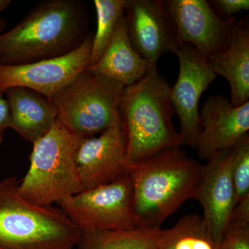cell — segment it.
<instances>
[{"mask_svg": "<svg viewBox=\"0 0 249 249\" xmlns=\"http://www.w3.org/2000/svg\"><path fill=\"white\" fill-rule=\"evenodd\" d=\"M88 9L80 0H45L0 34V64L20 65L70 53L88 35Z\"/></svg>", "mask_w": 249, "mask_h": 249, "instance_id": "1", "label": "cell"}, {"mask_svg": "<svg viewBox=\"0 0 249 249\" xmlns=\"http://www.w3.org/2000/svg\"><path fill=\"white\" fill-rule=\"evenodd\" d=\"M202 172L203 165L180 147L132 165L134 227L161 229L167 218L193 199Z\"/></svg>", "mask_w": 249, "mask_h": 249, "instance_id": "2", "label": "cell"}, {"mask_svg": "<svg viewBox=\"0 0 249 249\" xmlns=\"http://www.w3.org/2000/svg\"><path fill=\"white\" fill-rule=\"evenodd\" d=\"M175 114L169 83L157 66L126 87L119 116L131 167L163 150L181 146L182 138L173 124Z\"/></svg>", "mask_w": 249, "mask_h": 249, "instance_id": "3", "label": "cell"}, {"mask_svg": "<svg viewBox=\"0 0 249 249\" xmlns=\"http://www.w3.org/2000/svg\"><path fill=\"white\" fill-rule=\"evenodd\" d=\"M16 177L0 181V249H73L82 232L60 208L23 198Z\"/></svg>", "mask_w": 249, "mask_h": 249, "instance_id": "4", "label": "cell"}, {"mask_svg": "<svg viewBox=\"0 0 249 249\" xmlns=\"http://www.w3.org/2000/svg\"><path fill=\"white\" fill-rule=\"evenodd\" d=\"M83 139L58 118L48 133L33 143L30 166L18 186L19 195L37 206H51L83 192L76 163Z\"/></svg>", "mask_w": 249, "mask_h": 249, "instance_id": "5", "label": "cell"}, {"mask_svg": "<svg viewBox=\"0 0 249 249\" xmlns=\"http://www.w3.org/2000/svg\"><path fill=\"white\" fill-rule=\"evenodd\" d=\"M126 86L87 69L49 101L72 133L93 137L121 124L119 105Z\"/></svg>", "mask_w": 249, "mask_h": 249, "instance_id": "6", "label": "cell"}, {"mask_svg": "<svg viewBox=\"0 0 249 249\" xmlns=\"http://www.w3.org/2000/svg\"><path fill=\"white\" fill-rule=\"evenodd\" d=\"M82 233L134 229L130 176L84 191L58 204Z\"/></svg>", "mask_w": 249, "mask_h": 249, "instance_id": "7", "label": "cell"}, {"mask_svg": "<svg viewBox=\"0 0 249 249\" xmlns=\"http://www.w3.org/2000/svg\"><path fill=\"white\" fill-rule=\"evenodd\" d=\"M93 34L89 32L79 47L70 53L20 65L0 64V93L22 87L50 98L89 67Z\"/></svg>", "mask_w": 249, "mask_h": 249, "instance_id": "8", "label": "cell"}, {"mask_svg": "<svg viewBox=\"0 0 249 249\" xmlns=\"http://www.w3.org/2000/svg\"><path fill=\"white\" fill-rule=\"evenodd\" d=\"M173 53L178 56L179 71L176 83L170 87V101L179 120L181 145L196 148L201 132L199 100L217 75L191 45L180 44Z\"/></svg>", "mask_w": 249, "mask_h": 249, "instance_id": "9", "label": "cell"}, {"mask_svg": "<svg viewBox=\"0 0 249 249\" xmlns=\"http://www.w3.org/2000/svg\"><path fill=\"white\" fill-rule=\"evenodd\" d=\"M176 26L178 45H191L206 60L224 52L231 42L235 18L222 19L205 0H166Z\"/></svg>", "mask_w": 249, "mask_h": 249, "instance_id": "10", "label": "cell"}, {"mask_svg": "<svg viewBox=\"0 0 249 249\" xmlns=\"http://www.w3.org/2000/svg\"><path fill=\"white\" fill-rule=\"evenodd\" d=\"M127 34L134 50L151 66L178 45L176 26L162 0H126Z\"/></svg>", "mask_w": 249, "mask_h": 249, "instance_id": "11", "label": "cell"}, {"mask_svg": "<svg viewBox=\"0 0 249 249\" xmlns=\"http://www.w3.org/2000/svg\"><path fill=\"white\" fill-rule=\"evenodd\" d=\"M76 163L83 191L129 175L131 165L121 124L98 137L82 139L76 154Z\"/></svg>", "mask_w": 249, "mask_h": 249, "instance_id": "12", "label": "cell"}, {"mask_svg": "<svg viewBox=\"0 0 249 249\" xmlns=\"http://www.w3.org/2000/svg\"><path fill=\"white\" fill-rule=\"evenodd\" d=\"M232 160L231 148L208 160L193 197L202 207L205 224L219 243L236 206Z\"/></svg>", "mask_w": 249, "mask_h": 249, "instance_id": "13", "label": "cell"}, {"mask_svg": "<svg viewBox=\"0 0 249 249\" xmlns=\"http://www.w3.org/2000/svg\"><path fill=\"white\" fill-rule=\"evenodd\" d=\"M201 132L196 149L201 160H209L232 148L249 134V101L232 107L225 96H210L199 111Z\"/></svg>", "mask_w": 249, "mask_h": 249, "instance_id": "14", "label": "cell"}, {"mask_svg": "<svg viewBox=\"0 0 249 249\" xmlns=\"http://www.w3.org/2000/svg\"><path fill=\"white\" fill-rule=\"evenodd\" d=\"M4 94L9 103L11 129L26 142L34 143L43 137L58 119L55 106L34 90L14 87Z\"/></svg>", "mask_w": 249, "mask_h": 249, "instance_id": "15", "label": "cell"}, {"mask_svg": "<svg viewBox=\"0 0 249 249\" xmlns=\"http://www.w3.org/2000/svg\"><path fill=\"white\" fill-rule=\"evenodd\" d=\"M216 75L225 78L231 88V104L239 107L249 98V20L240 19L234 25L231 42L225 51L207 60Z\"/></svg>", "mask_w": 249, "mask_h": 249, "instance_id": "16", "label": "cell"}, {"mask_svg": "<svg viewBox=\"0 0 249 249\" xmlns=\"http://www.w3.org/2000/svg\"><path fill=\"white\" fill-rule=\"evenodd\" d=\"M152 67L132 47L124 14L103 55L88 70L109 77L127 87L141 79Z\"/></svg>", "mask_w": 249, "mask_h": 249, "instance_id": "17", "label": "cell"}, {"mask_svg": "<svg viewBox=\"0 0 249 249\" xmlns=\"http://www.w3.org/2000/svg\"><path fill=\"white\" fill-rule=\"evenodd\" d=\"M157 249H221L202 217L189 214L170 229L163 230Z\"/></svg>", "mask_w": 249, "mask_h": 249, "instance_id": "18", "label": "cell"}, {"mask_svg": "<svg viewBox=\"0 0 249 249\" xmlns=\"http://www.w3.org/2000/svg\"><path fill=\"white\" fill-rule=\"evenodd\" d=\"M163 229H142L82 233L79 249H157Z\"/></svg>", "mask_w": 249, "mask_h": 249, "instance_id": "19", "label": "cell"}, {"mask_svg": "<svg viewBox=\"0 0 249 249\" xmlns=\"http://www.w3.org/2000/svg\"><path fill=\"white\" fill-rule=\"evenodd\" d=\"M93 4L97 16V30L93 35L89 66L99 60L107 48L118 23L124 16L126 0H94Z\"/></svg>", "mask_w": 249, "mask_h": 249, "instance_id": "20", "label": "cell"}, {"mask_svg": "<svg viewBox=\"0 0 249 249\" xmlns=\"http://www.w3.org/2000/svg\"><path fill=\"white\" fill-rule=\"evenodd\" d=\"M220 246L221 249H249V199L236 205Z\"/></svg>", "mask_w": 249, "mask_h": 249, "instance_id": "21", "label": "cell"}, {"mask_svg": "<svg viewBox=\"0 0 249 249\" xmlns=\"http://www.w3.org/2000/svg\"><path fill=\"white\" fill-rule=\"evenodd\" d=\"M232 178L236 205L249 199V134L232 148Z\"/></svg>", "mask_w": 249, "mask_h": 249, "instance_id": "22", "label": "cell"}, {"mask_svg": "<svg viewBox=\"0 0 249 249\" xmlns=\"http://www.w3.org/2000/svg\"><path fill=\"white\" fill-rule=\"evenodd\" d=\"M211 8L219 18L229 19L234 15L249 11V0H215L209 1Z\"/></svg>", "mask_w": 249, "mask_h": 249, "instance_id": "23", "label": "cell"}, {"mask_svg": "<svg viewBox=\"0 0 249 249\" xmlns=\"http://www.w3.org/2000/svg\"><path fill=\"white\" fill-rule=\"evenodd\" d=\"M11 129V115L9 103L0 93V144L3 142L6 129Z\"/></svg>", "mask_w": 249, "mask_h": 249, "instance_id": "24", "label": "cell"}, {"mask_svg": "<svg viewBox=\"0 0 249 249\" xmlns=\"http://www.w3.org/2000/svg\"><path fill=\"white\" fill-rule=\"evenodd\" d=\"M11 2V0H0V12L6 9Z\"/></svg>", "mask_w": 249, "mask_h": 249, "instance_id": "25", "label": "cell"}, {"mask_svg": "<svg viewBox=\"0 0 249 249\" xmlns=\"http://www.w3.org/2000/svg\"><path fill=\"white\" fill-rule=\"evenodd\" d=\"M7 26V22L4 18H0V34H2L3 31L6 29Z\"/></svg>", "mask_w": 249, "mask_h": 249, "instance_id": "26", "label": "cell"}]
</instances>
